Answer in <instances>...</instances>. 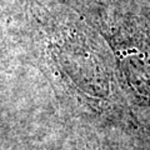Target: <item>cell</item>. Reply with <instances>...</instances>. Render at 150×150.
Instances as JSON below:
<instances>
[{
  "label": "cell",
  "instance_id": "obj_1",
  "mask_svg": "<svg viewBox=\"0 0 150 150\" xmlns=\"http://www.w3.org/2000/svg\"><path fill=\"white\" fill-rule=\"evenodd\" d=\"M96 25L112 50L120 84L133 103L150 108V20L131 14H106Z\"/></svg>",
  "mask_w": 150,
  "mask_h": 150
},
{
  "label": "cell",
  "instance_id": "obj_2",
  "mask_svg": "<svg viewBox=\"0 0 150 150\" xmlns=\"http://www.w3.org/2000/svg\"><path fill=\"white\" fill-rule=\"evenodd\" d=\"M69 150H149L145 148V145L142 144H135L128 142V140H124V142H120V140H105V142H100L98 144L94 143H89L85 145H78V146H74L73 149Z\"/></svg>",
  "mask_w": 150,
  "mask_h": 150
}]
</instances>
